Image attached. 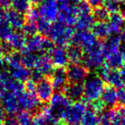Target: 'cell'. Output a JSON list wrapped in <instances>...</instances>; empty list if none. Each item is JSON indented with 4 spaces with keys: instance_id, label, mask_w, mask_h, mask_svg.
I'll use <instances>...</instances> for the list:
<instances>
[{
    "instance_id": "cell-34",
    "label": "cell",
    "mask_w": 125,
    "mask_h": 125,
    "mask_svg": "<svg viewBox=\"0 0 125 125\" xmlns=\"http://www.w3.org/2000/svg\"><path fill=\"white\" fill-rule=\"evenodd\" d=\"M16 119L20 125H31L33 116L32 114L26 111H20L17 113Z\"/></svg>"
},
{
    "instance_id": "cell-43",
    "label": "cell",
    "mask_w": 125,
    "mask_h": 125,
    "mask_svg": "<svg viewBox=\"0 0 125 125\" xmlns=\"http://www.w3.org/2000/svg\"><path fill=\"white\" fill-rule=\"evenodd\" d=\"M119 101H120L121 105H124L125 106V87L120 88V91H119Z\"/></svg>"
},
{
    "instance_id": "cell-18",
    "label": "cell",
    "mask_w": 125,
    "mask_h": 125,
    "mask_svg": "<svg viewBox=\"0 0 125 125\" xmlns=\"http://www.w3.org/2000/svg\"><path fill=\"white\" fill-rule=\"evenodd\" d=\"M101 100L105 107H108L110 109L115 108L119 101L118 91L112 86H105L101 94Z\"/></svg>"
},
{
    "instance_id": "cell-16",
    "label": "cell",
    "mask_w": 125,
    "mask_h": 125,
    "mask_svg": "<svg viewBox=\"0 0 125 125\" xmlns=\"http://www.w3.org/2000/svg\"><path fill=\"white\" fill-rule=\"evenodd\" d=\"M48 55L56 68H64L69 63L66 49L63 46H54Z\"/></svg>"
},
{
    "instance_id": "cell-25",
    "label": "cell",
    "mask_w": 125,
    "mask_h": 125,
    "mask_svg": "<svg viewBox=\"0 0 125 125\" xmlns=\"http://www.w3.org/2000/svg\"><path fill=\"white\" fill-rule=\"evenodd\" d=\"M105 63L106 67L112 69L117 70H118L119 69H121L124 65L120 51L117 52L106 54L105 56Z\"/></svg>"
},
{
    "instance_id": "cell-54",
    "label": "cell",
    "mask_w": 125,
    "mask_h": 125,
    "mask_svg": "<svg viewBox=\"0 0 125 125\" xmlns=\"http://www.w3.org/2000/svg\"><path fill=\"white\" fill-rule=\"evenodd\" d=\"M0 107H1V98H0Z\"/></svg>"
},
{
    "instance_id": "cell-4",
    "label": "cell",
    "mask_w": 125,
    "mask_h": 125,
    "mask_svg": "<svg viewBox=\"0 0 125 125\" xmlns=\"http://www.w3.org/2000/svg\"><path fill=\"white\" fill-rule=\"evenodd\" d=\"M16 96L20 108L22 111L30 112L31 114H32V116L38 114L43 106L40 100L34 94H29L23 90L17 94Z\"/></svg>"
},
{
    "instance_id": "cell-41",
    "label": "cell",
    "mask_w": 125,
    "mask_h": 125,
    "mask_svg": "<svg viewBox=\"0 0 125 125\" xmlns=\"http://www.w3.org/2000/svg\"><path fill=\"white\" fill-rule=\"evenodd\" d=\"M90 104L91 105L89 107H91L93 110L95 111L98 114H100V112L103 111L105 109V105H104V103L102 102V100L100 99V98L97 100H95V101L92 102V103H90Z\"/></svg>"
},
{
    "instance_id": "cell-19",
    "label": "cell",
    "mask_w": 125,
    "mask_h": 125,
    "mask_svg": "<svg viewBox=\"0 0 125 125\" xmlns=\"http://www.w3.org/2000/svg\"><path fill=\"white\" fill-rule=\"evenodd\" d=\"M62 92L70 101H81L82 98H83V85L82 83L69 82Z\"/></svg>"
},
{
    "instance_id": "cell-30",
    "label": "cell",
    "mask_w": 125,
    "mask_h": 125,
    "mask_svg": "<svg viewBox=\"0 0 125 125\" xmlns=\"http://www.w3.org/2000/svg\"><path fill=\"white\" fill-rule=\"evenodd\" d=\"M37 59V55L31 52H28L26 50H22L21 52V63L22 66L26 67L28 69L34 68L35 62Z\"/></svg>"
},
{
    "instance_id": "cell-2",
    "label": "cell",
    "mask_w": 125,
    "mask_h": 125,
    "mask_svg": "<svg viewBox=\"0 0 125 125\" xmlns=\"http://www.w3.org/2000/svg\"><path fill=\"white\" fill-rule=\"evenodd\" d=\"M105 82L98 74H92L88 76L83 84V98L87 102L92 103L99 99L103 93Z\"/></svg>"
},
{
    "instance_id": "cell-44",
    "label": "cell",
    "mask_w": 125,
    "mask_h": 125,
    "mask_svg": "<svg viewBox=\"0 0 125 125\" xmlns=\"http://www.w3.org/2000/svg\"><path fill=\"white\" fill-rule=\"evenodd\" d=\"M86 1H87L88 3L90 4V6L93 8V7L102 5L104 2H105V0H86Z\"/></svg>"
},
{
    "instance_id": "cell-49",
    "label": "cell",
    "mask_w": 125,
    "mask_h": 125,
    "mask_svg": "<svg viewBox=\"0 0 125 125\" xmlns=\"http://www.w3.org/2000/svg\"><path fill=\"white\" fill-rule=\"evenodd\" d=\"M120 75H121V77H122L123 82H124V83H125V64L122 67V68H121Z\"/></svg>"
},
{
    "instance_id": "cell-38",
    "label": "cell",
    "mask_w": 125,
    "mask_h": 125,
    "mask_svg": "<svg viewBox=\"0 0 125 125\" xmlns=\"http://www.w3.org/2000/svg\"><path fill=\"white\" fill-rule=\"evenodd\" d=\"M100 125H112V110H104L99 114Z\"/></svg>"
},
{
    "instance_id": "cell-23",
    "label": "cell",
    "mask_w": 125,
    "mask_h": 125,
    "mask_svg": "<svg viewBox=\"0 0 125 125\" xmlns=\"http://www.w3.org/2000/svg\"><path fill=\"white\" fill-rule=\"evenodd\" d=\"M91 32L100 41H105L112 33L108 23L102 22H94L91 28Z\"/></svg>"
},
{
    "instance_id": "cell-20",
    "label": "cell",
    "mask_w": 125,
    "mask_h": 125,
    "mask_svg": "<svg viewBox=\"0 0 125 125\" xmlns=\"http://www.w3.org/2000/svg\"><path fill=\"white\" fill-rule=\"evenodd\" d=\"M123 45L120 33H114L110 35L105 41H103V53L106 55L112 52H119Z\"/></svg>"
},
{
    "instance_id": "cell-55",
    "label": "cell",
    "mask_w": 125,
    "mask_h": 125,
    "mask_svg": "<svg viewBox=\"0 0 125 125\" xmlns=\"http://www.w3.org/2000/svg\"><path fill=\"white\" fill-rule=\"evenodd\" d=\"M73 125H82V124H73Z\"/></svg>"
},
{
    "instance_id": "cell-12",
    "label": "cell",
    "mask_w": 125,
    "mask_h": 125,
    "mask_svg": "<svg viewBox=\"0 0 125 125\" xmlns=\"http://www.w3.org/2000/svg\"><path fill=\"white\" fill-rule=\"evenodd\" d=\"M36 96L41 103L46 104L50 101L54 94V87L50 77H43L36 84Z\"/></svg>"
},
{
    "instance_id": "cell-3",
    "label": "cell",
    "mask_w": 125,
    "mask_h": 125,
    "mask_svg": "<svg viewBox=\"0 0 125 125\" xmlns=\"http://www.w3.org/2000/svg\"><path fill=\"white\" fill-rule=\"evenodd\" d=\"M70 105L71 101L66 98V95L61 92H57L53 94L51 98L50 105L48 106V111L55 120L61 121L65 111Z\"/></svg>"
},
{
    "instance_id": "cell-47",
    "label": "cell",
    "mask_w": 125,
    "mask_h": 125,
    "mask_svg": "<svg viewBox=\"0 0 125 125\" xmlns=\"http://www.w3.org/2000/svg\"><path fill=\"white\" fill-rule=\"evenodd\" d=\"M11 0H0V6H2L3 9L10 6Z\"/></svg>"
},
{
    "instance_id": "cell-8",
    "label": "cell",
    "mask_w": 125,
    "mask_h": 125,
    "mask_svg": "<svg viewBox=\"0 0 125 125\" xmlns=\"http://www.w3.org/2000/svg\"><path fill=\"white\" fill-rule=\"evenodd\" d=\"M78 16L77 9L75 5L71 4L67 2L61 3L59 6V22L68 26L75 25L77 18Z\"/></svg>"
},
{
    "instance_id": "cell-35",
    "label": "cell",
    "mask_w": 125,
    "mask_h": 125,
    "mask_svg": "<svg viewBox=\"0 0 125 125\" xmlns=\"http://www.w3.org/2000/svg\"><path fill=\"white\" fill-rule=\"evenodd\" d=\"M37 26H38V31L40 33V34L45 37L48 36L49 32L50 30L51 22L40 17L37 22Z\"/></svg>"
},
{
    "instance_id": "cell-6",
    "label": "cell",
    "mask_w": 125,
    "mask_h": 125,
    "mask_svg": "<svg viewBox=\"0 0 125 125\" xmlns=\"http://www.w3.org/2000/svg\"><path fill=\"white\" fill-rule=\"evenodd\" d=\"M86 110L87 105H85V103L82 101L74 102L73 104H71L65 111L62 117L63 121L66 125L79 124L82 121Z\"/></svg>"
},
{
    "instance_id": "cell-26",
    "label": "cell",
    "mask_w": 125,
    "mask_h": 125,
    "mask_svg": "<svg viewBox=\"0 0 125 125\" xmlns=\"http://www.w3.org/2000/svg\"><path fill=\"white\" fill-rule=\"evenodd\" d=\"M43 38H44V36H43L41 34H38V33L35 35H32V36H30L26 40L25 50L33 52V53L38 52H41Z\"/></svg>"
},
{
    "instance_id": "cell-7",
    "label": "cell",
    "mask_w": 125,
    "mask_h": 125,
    "mask_svg": "<svg viewBox=\"0 0 125 125\" xmlns=\"http://www.w3.org/2000/svg\"><path fill=\"white\" fill-rule=\"evenodd\" d=\"M105 63V55L103 53V44L96 48L85 52L83 57V66L88 69H100Z\"/></svg>"
},
{
    "instance_id": "cell-10",
    "label": "cell",
    "mask_w": 125,
    "mask_h": 125,
    "mask_svg": "<svg viewBox=\"0 0 125 125\" xmlns=\"http://www.w3.org/2000/svg\"><path fill=\"white\" fill-rule=\"evenodd\" d=\"M98 75L103 80L104 82H106L109 86H112L117 89L122 88L124 85L120 72L117 69H112L106 66H102L99 69Z\"/></svg>"
},
{
    "instance_id": "cell-21",
    "label": "cell",
    "mask_w": 125,
    "mask_h": 125,
    "mask_svg": "<svg viewBox=\"0 0 125 125\" xmlns=\"http://www.w3.org/2000/svg\"><path fill=\"white\" fill-rule=\"evenodd\" d=\"M26 35L23 33L20 32H15L12 33L10 36V38L5 41V43L10 46L13 52H21L22 50L25 49L26 46Z\"/></svg>"
},
{
    "instance_id": "cell-22",
    "label": "cell",
    "mask_w": 125,
    "mask_h": 125,
    "mask_svg": "<svg viewBox=\"0 0 125 125\" xmlns=\"http://www.w3.org/2000/svg\"><path fill=\"white\" fill-rule=\"evenodd\" d=\"M107 23L112 33H120L125 30V18L119 12L111 13Z\"/></svg>"
},
{
    "instance_id": "cell-32",
    "label": "cell",
    "mask_w": 125,
    "mask_h": 125,
    "mask_svg": "<svg viewBox=\"0 0 125 125\" xmlns=\"http://www.w3.org/2000/svg\"><path fill=\"white\" fill-rule=\"evenodd\" d=\"M10 6L12 10L24 14L31 8V0H11Z\"/></svg>"
},
{
    "instance_id": "cell-13",
    "label": "cell",
    "mask_w": 125,
    "mask_h": 125,
    "mask_svg": "<svg viewBox=\"0 0 125 125\" xmlns=\"http://www.w3.org/2000/svg\"><path fill=\"white\" fill-rule=\"evenodd\" d=\"M68 82L82 83L89 75V70L81 64H71L66 69Z\"/></svg>"
},
{
    "instance_id": "cell-17",
    "label": "cell",
    "mask_w": 125,
    "mask_h": 125,
    "mask_svg": "<svg viewBox=\"0 0 125 125\" xmlns=\"http://www.w3.org/2000/svg\"><path fill=\"white\" fill-rule=\"evenodd\" d=\"M3 18L10 24V27L15 30L22 29L23 26L26 23V15L14 10H7L4 13Z\"/></svg>"
},
{
    "instance_id": "cell-33",
    "label": "cell",
    "mask_w": 125,
    "mask_h": 125,
    "mask_svg": "<svg viewBox=\"0 0 125 125\" xmlns=\"http://www.w3.org/2000/svg\"><path fill=\"white\" fill-rule=\"evenodd\" d=\"M13 33V28L6 22L4 18L0 19V40L6 41Z\"/></svg>"
},
{
    "instance_id": "cell-50",
    "label": "cell",
    "mask_w": 125,
    "mask_h": 125,
    "mask_svg": "<svg viewBox=\"0 0 125 125\" xmlns=\"http://www.w3.org/2000/svg\"><path fill=\"white\" fill-rule=\"evenodd\" d=\"M44 1V0H31V3H33V4L37 5V4H41Z\"/></svg>"
},
{
    "instance_id": "cell-15",
    "label": "cell",
    "mask_w": 125,
    "mask_h": 125,
    "mask_svg": "<svg viewBox=\"0 0 125 125\" xmlns=\"http://www.w3.org/2000/svg\"><path fill=\"white\" fill-rule=\"evenodd\" d=\"M54 90L62 92L68 84L66 69L65 68H56L50 76Z\"/></svg>"
},
{
    "instance_id": "cell-5",
    "label": "cell",
    "mask_w": 125,
    "mask_h": 125,
    "mask_svg": "<svg viewBox=\"0 0 125 125\" xmlns=\"http://www.w3.org/2000/svg\"><path fill=\"white\" fill-rule=\"evenodd\" d=\"M102 41L96 39V37L93 34L90 30L77 31V33H74L72 40V43L81 47L84 52H87L91 49L96 47Z\"/></svg>"
},
{
    "instance_id": "cell-9",
    "label": "cell",
    "mask_w": 125,
    "mask_h": 125,
    "mask_svg": "<svg viewBox=\"0 0 125 125\" xmlns=\"http://www.w3.org/2000/svg\"><path fill=\"white\" fill-rule=\"evenodd\" d=\"M59 2L57 0H44L38 8L41 18L50 22H54L59 15Z\"/></svg>"
},
{
    "instance_id": "cell-42",
    "label": "cell",
    "mask_w": 125,
    "mask_h": 125,
    "mask_svg": "<svg viewBox=\"0 0 125 125\" xmlns=\"http://www.w3.org/2000/svg\"><path fill=\"white\" fill-rule=\"evenodd\" d=\"M3 125H20L17 121L16 117H14L12 116L10 117H7L5 120L3 121Z\"/></svg>"
},
{
    "instance_id": "cell-28",
    "label": "cell",
    "mask_w": 125,
    "mask_h": 125,
    "mask_svg": "<svg viewBox=\"0 0 125 125\" xmlns=\"http://www.w3.org/2000/svg\"><path fill=\"white\" fill-rule=\"evenodd\" d=\"M9 72L14 79L21 82V83H24L26 81L31 78V70L26 69V67L22 66V65L9 69Z\"/></svg>"
},
{
    "instance_id": "cell-40",
    "label": "cell",
    "mask_w": 125,
    "mask_h": 125,
    "mask_svg": "<svg viewBox=\"0 0 125 125\" xmlns=\"http://www.w3.org/2000/svg\"><path fill=\"white\" fill-rule=\"evenodd\" d=\"M36 82L34 81H32L31 79L26 81L23 83V87H24V90L26 92L29 93V94H34L35 90H36Z\"/></svg>"
},
{
    "instance_id": "cell-39",
    "label": "cell",
    "mask_w": 125,
    "mask_h": 125,
    "mask_svg": "<svg viewBox=\"0 0 125 125\" xmlns=\"http://www.w3.org/2000/svg\"><path fill=\"white\" fill-rule=\"evenodd\" d=\"M103 5L110 14L119 12V0H105Z\"/></svg>"
},
{
    "instance_id": "cell-27",
    "label": "cell",
    "mask_w": 125,
    "mask_h": 125,
    "mask_svg": "<svg viewBox=\"0 0 125 125\" xmlns=\"http://www.w3.org/2000/svg\"><path fill=\"white\" fill-rule=\"evenodd\" d=\"M94 23V17L91 14H80L78 15L76 21V28L78 31L89 30L92 28L93 24Z\"/></svg>"
},
{
    "instance_id": "cell-1",
    "label": "cell",
    "mask_w": 125,
    "mask_h": 125,
    "mask_svg": "<svg viewBox=\"0 0 125 125\" xmlns=\"http://www.w3.org/2000/svg\"><path fill=\"white\" fill-rule=\"evenodd\" d=\"M75 33L74 28L61 22H54L51 24L50 30L49 32L48 38L57 46L69 45Z\"/></svg>"
},
{
    "instance_id": "cell-45",
    "label": "cell",
    "mask_w": 125,
    "mask_h": 125,
    "mask_svg": "<svg viewBox=\"0 0 125 125\" xmlns=\"http://www.w3.org/2000/svg\"><path fill=\"white\" fill-rule=\"evenodd\" d=\"M119 13L125 18V1H119Z\"/></svg>"
},
{
    "instance_id": "cell-46",
    "label": "cell",
    "mask_w": 125,
    "mask_h": 125,
    "mask_svg": "<svg viewBox=\"0 0 125 125\" xmlns=\"http://www.w3.org/2000/svg\"><path fill=\"white\" fill-rule=\"evenodd\" d=\"M6 117H7L6 112L3 111V109L2 107H0V124H3Z\"/></svg>"
},
{
    "instance_id": "cell-11",
    "label": "cell",
    "mask_w": 125,
    "mask_h": 125,
    "mask_svg": "<svg viewBox=\"0 0 125 125\" xmlns=\"http://www.w3.org/2000/svg\"><path fill=\"white\" fill-rule=\"evenodd\" d=\"M0 98H1V107L6 112V114L13 116L20 111L21 108L15 94L3 91L0 93Z\"/></svg>"
},
{
    "instance_id": "cell-36",
    "label": "cell",
    "mask_w": 125,
    "mask_h": 125,
    "mask_svg": "<svg viewBox=\"0 0 125 125\" xmlns=\"http://www.w3.org/2000/svg\"><path fill=\"white\" fill-rule=\"evenodd\" d=\"M23 33L26 36H32V35L37 34L38 33V26H37V22H30V21H26L25 25L22 28Z\"/></svg>"
},
{
    "instance_id": "cell-56",
    "label": "cell",
    "mask_w": 125,
    "mask_h": 125,
    "mask_svg": "<svg viewBox=\"0 0 125 125\" xmlns=\"http://www.w3.org/2000/svg\"><path fill=\"white\" fill-rule=\"evenodd\" d=\"M124 44H125V43H124Z\"/></svg>"
},
{
    "instance_id": "cell-48",
    "label": "cell",
    "mask_w": 125,
    "mask_h": 125,
    "mask_svg": "<svg viewBox=\"0 0 125 125\" xmlns=\"http://www.w3.org/2000/svg\"><path fill=\"white\" fill-rule=\"evenodd\" d=\"M4 56V51H3V43L0 40V63L3 64V57Z\"/></svg>"
},
{
    "instance_id": "cell-53",
    "label": "cell",
    "mask_w": 125,
    "mask_h": 125,
    "mask_svg": "<svg viewBox=\"0 0 125 125\" xmlns=\"http://www.w3.org/2000/svg\"><path fill=\"white\" fill-rule=\"evenodd\" d=\"M58 2H60V3H64V2H67L68 0H57Z\"/></svg>"
},
{
    "instance_id": "cell-24",
    "label": "cell",
    "mask_w": 125,
    "mask_h": 125,
    "mask_svg": "<svg viewBox=\"0 0 125 125\" xmlns=\"http://www.w3.org/2000/svg\"><path fill=\"white\" fill-rule=\"evenodd\" d=\"M68 60L71 64H81L84 57V52L81 47L76 45H69L66 48Z\"/></svg>"
},
{
    "instance_id": "cell-37",
    "label": "cell",
    "mask_w": 125,
    "mask_h": 125,
    "mask_svg": "<svg viewBox=\"0 0 125 125\" xmlns=\"http://www.w3.org/2000/svg\"><path fill=\"white\" fill-rule=\"evenodd\" d=\"M112 110V125H125V116L117 111L116 108Z\"/></svg>"
},
{
    "instance_id": "cell-31",
    "label": "cell",
    "mask_w": 125,
    "mask_h": 125,
    "mask_svg": "<svg viewBox=\"0 0 125 125\" xmlns=\"http://www.w3.org/2000/svg\"><path fill=\"white\" fill-rule=\"evenodd\" d=\"M81 122H82V125H100L99 114L91 107H89L86 110Z\"/></svg>"
},
{
    "instance_id": "cell-52",
    "label": "cell",
    "mask_w": 125,
    "mask_h": 125,
    "mask_svg": "<svg viewBox=\"0 0 125 125\" xmlns=\"http://www.w3.org/2000/svg\"><path fill=\"white\" fill-rule=\"evenodd\" d=\"M121 55H122V57H123V60H124V63H125V48H124L122 51H121Z\"/></svg>"
},
{
    "instance_id": "cell-14",
    "label": "cell",
    "mask_w": 125,
    "mask_h": 125,
    "mask_svg": "<svg viewBox=\"0 0 125 125\" xmlns=\"http://www.w3.org/2000/svg\"><path fill=\"white\" fill-rule=\"evenodd\" d=\"M33 69L38 70L44 77H50L54 71V65L48 54L41 53L40 55H37V59Z\"/></svg>"
},
{
    "instance_id": "cell-29",
    "label": "cell",
    "mask_w": 125,
    "mask_h": 125,
    "mask_svg": "<svg viewBox=\"0 0 125 125\" xmlns=\"http://www.w3.org/2000/svg\"><path fill=\"white\" fill-rule=\"evenodd\" d=\"M92 15L94 22H108L110 18V12L104 7V5H99L92 8Z\"/></svg>"
},
{
    "instance_id": "cell-51",
    "label": "cell",
    "mask_w": 125,
    "mask_h": 125,
    "mask_svg": "<svg viewBox=\"0 0 125 125\" xmlns=\"http://www.w3.org/2000/svg\"><path fill=\"white\" fill-rule=\"evenodd\" d=\"M4 9L3 8L2 6H0V19L3 18V16L4 15Z\"/></svg>"
}]
</instances>
